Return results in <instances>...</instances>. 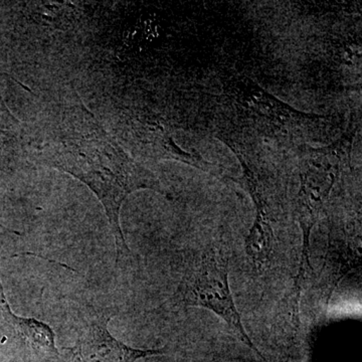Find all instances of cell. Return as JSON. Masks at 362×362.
Segmentation results:
<instances>
[{"mask_svg":"<svg viewBox=\"0 0 362 362\" xmlns=\"http://www.w3.org/2000/svg\"><path fill=\"white\" fill-rule=\"evenodd\" d=\"M28 146L33 160L74 176L92 190L108 218L117 262L129 256L120 226L121 207L136 190L168 197L156 176L124 151L80 98L52 107L35 120Z\"/></svg>","mask_w":362,"mask_h":362,"instance_id":"cell-1","label":"cell"},{"mask_svg":"<svg viewBox=\"0 0 362 362\" xmlns=\"http://www.w3.org/2000/svg\"><path fill=\"white\" fill-rule=\"evenodd\" d=\"M228 261V255L218 247H211L202 252L185 271L177 297L185 306L214 312L225 321L240 341L261 356L245 329L230 292Z\"/></svg>","mask_w":362,"mask_h":362,"instance_id":"cell-2","label":"cell"},{"mask_svg":"<svg viewBox=\"0 0 362 362\" xmlns=\"http://www.w3.org/2000/svg\"><path fill=\"white\" fill-rule=\"evenodd\" d=\"M109 316L97 317L90 324L76 346V356L82 362H136L162 356L164 349H140L119 341L108 329Z\"/></svg>","mask_w":362,"mask_h":362,"instance_id":"cell-3","label":"cell"},{"mask_svg":"<svg viewBox=\"0 0 362 362\" xmlns=\"http://www.w3.org/2000/svg\"><path fill=\"white\" fill-rule=\"evenodd\" d=\"M0 313L18 337L33 349L45 356H59L56 346V333L51 326L35 318H26L14 314L7 302L0 280Z\"/></svg>","mask_w":362,"mask_h":362,"instance_id":"cell-4","label":"cell"}]
</instances>
